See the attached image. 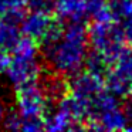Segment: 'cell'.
<instances>
[{"label": "cell", "instance_id": "obj_1", "mask_svg": "<svg viewBox=\"0 0 132 132\" xmlns=\"http://www.w3.org/2000/svg\"><path fill=\"white\" fill-rule=\"evenodd\" d=\"M40 46L41 58L47 68L64 77H71L84 68L88 53L87 29L80 21L64 23L63 31L57 37Z\"/></svg>", "mask_w": 132, "mask_h": 132}, {"label": "cell", "instance_id": "obj_2", "mask_svg": "<svg viewBox=\"0 0 132 132\" xmlns=\"http://www.w3.org/2000/svg\"><path fill=\"white\" fill-rule=\"evenodd\" d=\"M9 65L4 74L14 88L27 82L38 80L43 71V58L36 41L27 37H21L19 44L12 50Z\"/></svg>", "mask_w": 132, "mask_h": 132}, {"label": "cell", "instance_id": "obj_3", "mask_svg": "<svg viewBox=\"0 0 132 132\" xmlns=\"http://www.w3.org/2000/svg\"><path fill=\"white\" fill-rule=\"evenodd\" d=\"M128 126L119 98L104 88L89 104L85 129L91 131H123Z\"/></svg>", "mask_w": 132, "mask_h": 132}, {"label": "cell", "instance_id": "obj_4", "mask_svg": "<svg viewBox=\"0 0 132 132\" xmlns=\"http://www.w3.org/2000/svg\"><path fill=\"white\" fill-rule=\"evenodd\" d=\"M87 38L92 50L101 53L111 65L125 48L121 26L114 20H92L87 29Z\"/></svg>", "mask_w": 132, "mask_h": 132}, {"label": "cell", "instance_id": "obj_5", "mask_svg": "<svg viewBox=\"0 0 132 132\" xmlns=\"http://www.w3.org/2000/svg\"><path fill=\"white\" fill-rule=\"evenodd\" d=\"M64 27V21L47 12L27 10L20 23V30L24 37L43 44L55 38Z\"/></svg>", "mask_w": 132, "mask_h": 132}, {"label": "cell", "instance_id": "obj_6", "mask_svg": "<svg viewBox=\"0 0 132 132\" xmlns=\"http://www.w3.org/2000/svg\"><path fill=\"white\" fill-rule=\"evenodd\" d=\"M104 82L118 98H125L132 91V47L122 50L104 77Z\"/></svg>", "mask_w": 132, "mask_h": 132}, {"label": "cell", "instance_id": "obj_7", "mask_svg": "<svg viewBox=\"0 0 132 132\" xmlns=\"http://www.w3.org/2000/svg\"><path fill=\"white\" fill-rule=\"evenodd\" d=\"M17 111L21 117H44L50 105L38 80L27 82L16 88Z\"/></svg>", "mask_w": 132, "mask_h": 132}, {"label": "cell", "instance_id": "obj_8", "mask_svg": "<svg viewBox=\"0 0 132 132\" xmlns=\"http://www.w3.org/2000/svg\"><path fill=\"white\" fill-rule=\"evenodd\" d=\"M68 87L70 94L85 102L89 111L91 101L105 88V82H104V78L100 75L92 74L87 70H84V71L81 70L77 74L71 75V80L68 81Z\"/></svg>", "mask_w": 132, "mask_h": 132}, {"label": "cell", "instance_id": "obj_9", "mask_svg": "<svg viewBox=\"0 0 132 132\" xmlns=\"http://www.w3.org/2000/svg\"><path fill=\"white\" fill-rule=\"evenodd\" d=\"M55 108L46 112L44 115V129L50 132H61V131H77L85 129L84 123L71 112V109L65 105L63 100L54 104Z\"/></svg>", "mask_w": 132, "mask_h": 132}, {"label": "cell", "instance_id": "obj_10", "mask_svg": "<svg viewBox=\"0 0 132 132\" xmlns=\"http://www.w3.org/2000/svg\"><path fill=\"white\" fill-rule=\"evenodd\" d=\"M38 82H40L41 89H43L44 95H46V98L48 100L50 104L58 102L70 91L67 77L51 71V70L41 71L40 77H38Z\"/></svg>", "mask_w": 132, "mask_h": 132}, {"label": "cell", "instance_id": "obj_11", "mask_svg": "<svg viewBox=\"0 0 132 132\" xmlns=\"http://www.w3.org/2000/svg\"><path fill=\"white\" fill-rule=\"evenodd\" d=\"M54 13L64 23H84L88 19L87 0H54Z\"/></svg>", "mask_w": 132, "mask_h": 132}, {"label": "cell", "instance_id": "obj_12", "mask_svg": "<svg viewBox=\"0 0 132 132\" xmlns=\"http://www.w3.org/2000/svg\"><path fill=\"white\" fill-rule=\"evenodd\" d=\"M21 37L23 34L20 30V24L0 17V50L12 53V50L19 44Z\"/></svg>", "mask_w": 132, "mask_h": 132}, {"label": "cell", "instance_id": "obj_13", "mask_svg": "<svg viewBox=\"0 0 132 132\" xmlns=\"http://www.w3.org/2000/svg\"><path fill=\"white\" fill-rule=\"evenodd\" d=\"M84 67H85L87 71L92 72V74H97L104 78L106 75V72H108V70L111 68V63L101 53L95 51V50H91V51L87 53Z\"/></svg>", "mask_w": 132, "mask_h": 132}, {"label": "cell", "instance_id": "obj_14", "mask_svg": "<svg viewBox=\"0 0 132 132\" xmlns=\"http://www.w3.org/2000/svg\"><path fill=\"white\" fill-rule=\"evenodd\" d=\"M106 4L112 20L117 23L132 14V0H108Z\"/></svg>", "mask_w": 132, "mask_h": 132}, {"label": "cell", "instance_id": "obj_15", "mask_svg": "<svg viewBox=\"0 0 132 132\" xmlns=\"http://www.w3.org/2000/svg\"><path fill=\"white\" fill-rule=\"evenodd\" d=\"M21 123V115L17 111V108L6 109V114L3 118V128L9 131H20Z\"/></svg>", "mask_w": 132, "mask_h": 132}, {"label": "cell", "instance_id": "obj_16", "mask_svg": "<svg viewBox=\"0 0 132 132\" xmlns=\"http://www.w3.org/2000/svg\"><path fill=\"white\" fill-rule=\"evenodd\" d=\"M26 9L33 12H54V0H26Z\"/></svg>", "mask_w": 132, "mask_h": 132}, {"label": "cell", "instance_id": "obj_17", "mask_svg": "<svg viewBox=\"0 0 132 132\" xmlns=\"http://www.w3.org/2000/svg\"><path fill=\"white\" fill-rule=\"evenodd\" d=\"M119 26H121V31H122L125 43H128L132 47V14L125 17L123 20H121Z\"/></svg>", "mask_w": 132, "mask_h": 132}, {"label": "cell", "instance_id": "obj_18", "mask_svg": "<svg viewBox=\"0 0 132 132\" xmlns=\"http://www.w3.org/2000/svg\"><path fill=\"white\" fill-rule=\"evenodd\" d=\"M122 109H123V114H125L126 122H128V126H126L125 131H132V91L125 97V102L122 105Z\"/></svg>", "mask_w": 132, "mask_h": 132}, {"label": "cell", "instance_id": "obj_19", "mask_svg": "<svg viewBox=\"0 0 132 132\" xmlns=\"http://www.w3.org/2000/svg\"><path fill=\"white\" fill-rule=\"evenodd\" d=\"M9 61H10V57H9V54H7V51L0 50V74H4V72H6Z\"/></svg>", "mask_w": 132, "mask_h": 132}, {"label": "cell", "instance_id": "obj_20", "mask_svg": "<svg viewBox=\"0 0 132 132\" xmlns=\"http://www.w3.org/2000/svg\"><path fill=\"white\" fill-rule=\"evenodd\" d=\"M6 106H4L3 102H0V129L3 128V118H4V114H6Z\"/></svg>", "mask_w": 132, "mask_h": 132}]
</instances>
